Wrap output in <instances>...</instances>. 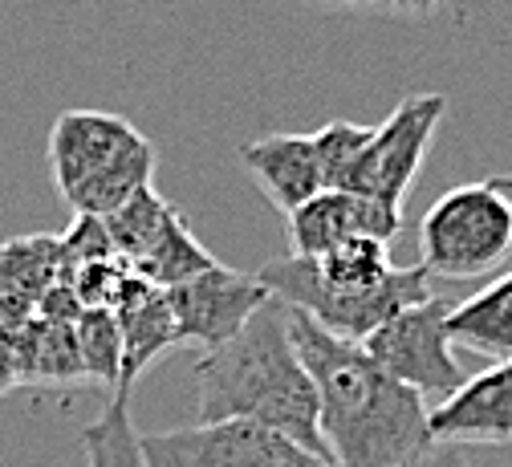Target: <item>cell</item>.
<instances>
[{"instance_id":"1","label":"cell","mask_w":512,"mask_h":467,"mask_svg":"<svg viewBox=\"0 0 512 467\" xmlns=\"http://www.w3.org/2000/svg\"><path fill=\"white\" fill-rule=\"evenodd\" d=\"M289 329L317 390V427L334 467H403L431 447L427 403L382 370L362 342L334 338L297 309H289Z\"/></svg>"},{"instance_id":"2","label":"cell","mask_w":512,"mask_h":467,"mask_svg":"<svg viewBox=\"0 0 512 467\" xmlns=\"http://www.w3.org/2000/svg\"><path fill=\"white\" fill-rule=\"evenodd\" d=\"M224 419L265 423L330 459L317 427V390L293 342L289 305L277 297L256 309L228 346L196 362V423Z\"/></svg>"},{"instance_id":"3","label":"cell","mask_w":512,"mask_h":467,"mask_svg":"<svg viewBox=\"0 0 512 467\" xmlns=\"http://www.w3.org/2000/svg\"><path fill=\"white\" fill-rule=\"evenodd\" d=\"M256 281L346 342H366L407 305L435 297V277L423 264L395 269L387 240H350L322 256H281L269 260Z\"/></svg>"},{"instance_id":"4","label":"cell","mask_w":512,"mask_h":467,"mask_svg":"<svg viewBox=\"0 0 512 467\" xmlns=\"http://www.w3.org/2000/svg\"><path fill=\"white\" fill-rule=\"evenodd\" d=\"M159 167L143 130L106 110H61L49 130V171L74 216H110L151 187Z\"/></svg>"},{"instance_id":"5","label":"cell","mask_w":512,"mask_h":467,"mask_svg":"<svg viewBox=\"0 0 512 467\" xmlns=\"http://www.w3.org/2000/svg\"><path fill=\"white\" fill-rule=\"evenodd\" d=\"M423 269L443 281H472L496 273L512 256V199L492 183L443 191L419 224Z\"/></svg>"},{"instance_id":"6","label":"cell","mask_w":512,"mask_h":467,"mask_svg":"<svg viewBox=\"0 0 512 467\" xmlns=\"http://www.w3.org/2000/svg\"><path fill=\"white\" fill-rule=\"evenodd\" d=\"M447 313H452V305L443 297H427L395 313L387 325H378L362 342V350L382 370L435 407L447 403L468 382L464 366L452 354V338H447Z\"/></svg>"},{"instance_id":"7","label":"cell","mask_w":512,"mask_h":467,"mask_svg":"<svg viewBox=\"0 0 512 467\" xmlns=\"http://www.w3.org/2000/svg\"><path fill=\"white\" fill-rule=\"evenodd\" d=\"M143 451L151 467H334V459L252 419L191 423L143 435Z\"/></svg>"},{"instance_id":"8","label":"cell","mask_w":512,"mask_h":467,"mask_svg":"<svg viewBox=\"0 0 512 467\" xmlns=\"http://www.w3.org/2000/svg\"><path fill=\"white\" fill-rule=\"evenodd\" d=\"M443 114H447V94H435V90L407 94L387 114V122L374 126V135H370L346 191L378 199V204L391 212H403L407 191L427 159V147L435 139Z\"/></svg>"},{"instance_id":"9","label":"cell","mask_w":512,"mask_h":467,"mask_svg":"<svg viewBox=\"0 0 512 467\" xmlns=\"http://www.w3.org/2000/svg\"><path fill=\"white\" fill-rule=\"evenodd\" d=\"M265 301H273V293L261 281L224 264H212L208 273L167 289L179 342H200L204 350L228 346Z\"/></svg>"},{"instance_id":"10","label":"cell","mask_w":512,"mask_h":467,"mask_svg":"<svg viewBox=\"0 0 512 467\" xmlns=\"http://www.w3.org/2000/svg\"><path fill=\"white\" fill-rule=\"evenodd\" d=\"M403 228V212L382 208L378 199L354 191H322L309 204L285 216L289 256H322L350 240H395Z\"/></svg>"},{"instance_id":"11","label":"cell","mask_w":512,"mask_h":467,"mask_svg":"<svg viewBox=\"0 0 512 467\" xmlns=\"http://www.w3.org/2000/svg\"><path fill=\"white\" fill-rule=\"evenodd\" d=\"M431 443L504 447L512 443V358L472 374L431 411Z\"/></svg>"},{"instance_id":"12","label":"cell","mask_w":512,"mask_h":467,"mask_svg":"<svg viewBox=\"0 0 512 467\" xmlns=\"http://www.w3.org/2000/svg\"><path fill=\"white\" fill-rule=\"evenodd\" d=\"M240 163L244 171L256 179L269 195V204L289 216L301 204H309L313 195L326 191L322 179V159H317V143L313 135H265L240 147Z\"/></svg>"},{"instance_id":"13","label":"cell","mask_w":512,"mask_h":467,"mask_svg":"<svg viewBox=\"0 0 512 467\" xmlns=\"http://www.w3.org/2000/svg\"><path fill=\"white\" fill-rule=\"evenodd\" d=\"M110 313L118 317V333H122V374H118L114 394L131 398L143 370L159 354L179 346V333H175V317H171V305H167V289H155L139 273L126 281V289H122V297Z\"/></svg>"},{"instance_id":"14","label":"cell","mask_w":512,"mask_h":467,"mask_svg":"<svg viewBox=\"0 0 512 467\" xmlns=\"http://www.w3.org/2000/svg\"><path fill=\"white\" fill-rule=\"evenodd\" d=\"M447 338L480 358H512V273H500L447 313Z\"/></svg>"},{"instance_id":"15","label":"cell","mask_w":512,"mask_h":467,"mask_svg":"<svg viewBox=\"0 0 512 467\" xmlns=\"http://www.w3.org/2000/svg\"><path fill=\"white\" fill-rule=\"evenodd\" d=\"M13 358L21 382H74L86 378L78 350V321H49L33 313L13 329Z\"/></svg>"},{"instance_id":"16","label":"cell","mask_w":512,"mask_h":467,"mask_svg":"<svg viewBox=\"0 0 512 467\" xmlns=\"http://www.w3.org/2000/svg\"><path fill=\"white\" fill-rule=\"evenodd\" d=\"M212 264H220V260L196 236H191V228L183 224L179 208H171V216L163 220V228L155 232V240L147 244V252L131 264V269L143 281H151L155 289H175V285H183L191 277L208 273Z\"/></svg>"},{"instance_id":"17","label":"cell","mask_w":512,"mask_h":467,"mask_svg":"<svg viewBox=\"0 0 512 467\" xmlns=\"http://www.w3.org/2000/svg\"><path fill=\"white\" fill-rule=\"evenodd\" d=\"M82 447L90 467H151L143 435L131 423V398L126 394H110L106 411L82 431Z\"/></svg>"},{"instance_id":"18","label":"cell","mask_w":512,"mask_h":467,"mask_svg":"<svg viewBox=\"0 0 512 467\" xmlns=\"http://www.w3.org/2000/svg\"><path fill=\"white\" fill-rule=\"evenodd\" d=\"M78 350H82V370H86L90 382L118 386L122 333H118V317L110 309H82V317H78Z\"/></svg>"},{"instance_id":"19","label":"cell","mask_w":512,"mask_h":467,"mask_svg":"<svg viewBox=\"0 0 512 467\" xmlns=\"http://www.w3.org/2000/svg\"><path fill=\"white\" fill-rule=\"evenodd\" d=\"M374 135V126H358V122H346V118H334L326 122L322 130L313 135L317 143V159H322V179H326V191H346L366 143Z\"/></svg>"},{"instance_id":"20","label":"cell","mask_w":512,"mask_h":467,"mask_svg":"<svg viewBox=\"0 0 512 467\" xmlns=\"http://www.w3.org/2000/svg\"><path fill=\"white\" fill-rule=\"evenodd\" d=\"M57 244H61V273L78 269V264L118 256L102 216H74V224L66 228V236H57Z\"/></svg>"},{"instance_id":"21","label":"cell","mask_w":512,"mask_h":467,"mask_svg":"<svg viewBox=\"0 0 512 467\" xmlns=\"http://www.w3.org/2000/svg\"><path fill=\"white\" fill-rule=\"evenodd\" d=\"M403 467H472V459L456 443H431L419 455H411Z\"/></svg>"},{"instance_id":"22","label":"cell","mask_w":512,"mask_h":467,"mask_svg":"<svg viewBox=\"0 0 512 467\" xmlns=\"http://www.w3.org/2000/svg\"><path fill=\"white\" fill-rule=\"evenodd\" d=\"M447 5V0H370V9L391 13V17H431Z\"/></svg>"},{"instance_id":"23","label":"cell","mask_w":512,"mask_h":467,"mask_svg":"<svg viewBox=\"0 0 512 467\" xmlns=\"http://www.w3.org/2000/svg\"><path fill=\"white\" fill-rule=\"evenodd\" d=\"M21 378H17V358H13V333L0 338V394L13 390Z\"/></svg>"},{"instance_id":"24","label":"cell","mask_w":512,"mask_h":467,"mask_svg":"<svg viewBox=\"0 0 512 467\" xmlns=\"http://www.w3.org/2000/svg\"><path fill=\"white\" fill-rule=\"evenodd\" d=\"M313 5H326V9H370V0H313Z\"/></svg>"}]
</instances>
